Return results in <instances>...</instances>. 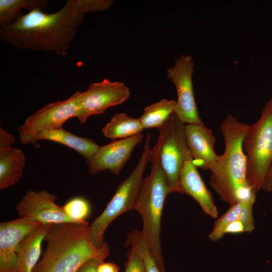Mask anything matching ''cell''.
<instances>
[{"label":"cell","mask_w":272,"mask_h":272,"mask_svg":"<svg viewBox=\"0 0 272 272\" xmlns=\"http://www.w3.org/2000/svg\"><path fill=\"white\" fill-rule=\"evenodd\" d=\"M85 15L77 0H67L55 13L35 10L14 24L0 27V39L19 49L65 55Z\"/></svg>","instance_id":"cell-1"},{"label":"cell","mask_w":272,"mask_h":272,"mask_svg":"<svg viewBox=\"0 0 272 272\" xmlns=\"http://www.w3.org/2000/svg\"><path fill=\"white\" fill-rule=\"evenodd\" d=\"M89 226L86 221L51 224L44 240L45 250L32 272H77L91 258L104 260L109 254L108 244L94 246L88 237Z\"/></svg>","instance_id":"cell-2"},{"label":"cell","mask_w":272,"mask_h":272,"mask_svg":"<svg viewBox=\"0 0 272 272\" xmlns=\"http://www.w3.org/2000/svg\"><path fill=\"white\" fill-rule=\"evenodd\" d=\"M249 127V124L230 114L220 125L225 151L211 170L210 182L220 198L230 207L254 193L247 180V158L243 146Z\"/></svg>","instance_id":"cell-3"},{"label":"cell","mask_w":272,"mask_h":272,"mask_svg":"<svg viewBox=\"0 0 272 272\" xmlns=\"http://www.w3.org/2000/svg\"><path fill=\"white\" fill-rule=\"evenodd\" d=\"M150 174L144 178L133 210L143 220L141 233L151 255L161 272H165L161 252V220L165 198L169 193L165 175L158 154L153 147L149 157Z\"/></svg>","instance_id":"cell-4"},{"label":"cell","mask_w":272,"mask_h":272,"mask_svg":"<svg viewBox=\"0 0 272 272\" xmlns=\"http://www.w3.org/2000/svg\"><path fill=\"white\" fill-rule=\"evenodd\" d=\"M150 134L146 136L141 157L129 175L117 187L114 195L106 207L89 226L88 234L92 243L97 247L102 246L105 232L109 224L118 216L133 210L140 188L144 179V174L149 161Z\"/></svg>","instance_id":"cell-5"},{"label":"cell","mask_w":272,"mask_h":272,"mask_svg":"<svg viewBox=\"0 0 272 272\" xmlns=\"http://www.w3.org/2000/svg\"><path fill=\"white\" fill-rule=\"evenodd\" d=\"M246 153L247 180L256 193L272 163V98L263 106L259 119L249 125L243 143Z\"/></svg>","instance_id":"cell-6"},{"label":"cell","mask_w":272,"mask_h":272,"mask_svg":"<svg viewBox=\"0 0 272 272\" xmlns=\"http://www.w3.org/2000/svg\"><path fill=\"white\" fill-rule=\"evenodd\" d=\"M185 124L173 113L159 128L157 142L154 147L165 175L169 193H182L180 175L185 162L192 158L186 141Z\"/></svg>","instance_id":"cell-7"},{"label":"cell","mask_w":272,"mask_h":272,"mask_svg":"<svg viewBox=\"0 0 272 272\" xmlns=\"http://www.w3.org/2000/svg\"><path fill=\"white\" fill-rule=\"evenodd\" d=\"M194 61L189 55H181L167 71V77L174 84L177 99L174 113L184 124L203 123L195 100L192 83Z\"/></svg>","instance_id":"cell-8"},{"label":"cell","mask_w":272,"mask_h":272,"mask_svg":"<svg viewBox=\"0 0 272 272\" xmlns=\"http://www.w3.org/2000/svg\"><path fill=\"white\" fill-rule=\"evenodd\" d=\"M130 97L129 88L124 83L106 79L90 84L81 92L76 117L83 124L90 116L101 114L109 107L122 104Z\"/></svg>","instance_id":"cell-9"},{"label":"cell","mask_w":272,"mask_h":272,"mask_svg":"<svg viewBox=\"0 0 272 272\" xmlns=\"http://www.w3.org/2000/svg\"><path fill=\"white\" fill-rule=\"evenodd\" d=\"M80 94L78 90L67 99L49 103L30 115L18 129L19 139L62 127L68 119L76 117Z\"/></svg>","instance_id":"cell-10"},{"label":"cell","mask_w":272,"mask_h":272,"mask_svg":"<svg viewBox=\"0 0 272 272\" xmlns=\"http://www.w3.org/2000/svg\"><path fill=\"white\" fill-rule=\"evenodd\" d=\"M57 197L46 190H28L16 205L19 218L42 224L78 223L70 218L62 207L56 203Z\"/></svg>","instance_id":"cell-11"},{"label":"cell","mask_w":272,"mask_h":272,"mask_svg":"<svg viewBox=\"0 0 272 272\" xmlns=\"http://www.w3.org/2000/svg\"><path fill=\"white\" fill-rule=\"evenodd\" d=\"M143 138L141 133L128 138L113 140L100 146L92 157L86 160L89 173L95 175L108 170L118 175L130 159L133 149L142 142Z\"/></svg>","instance_id":"cell-12"},{"label":"cell","mask_w":272,"mask_h":272,"mask_svg":"<svg viewBox=\"0 0 272 272\" xmlns=\"http://www.w3.org/2000/svg\"><path fill=\"white\" fill-rule=\"evenodd\" d=\"M41 223L19 218L0 223V272H18L17 251L21 242Z\"/></svg>","instance_id":"cell-13"},{"label":"cell","mask_w":272,"mask_h":272,"mask_svg":"<svg viewBox=\"0 0 272 272\" xmlns=\"http://www.w3.org/2000/svg\"><path fill=\"white\" fill-rule=\"evenodd\" d=\"M184 130L194 164L211 170L219 156L215 151L216 139L212 130L203 123L185 124Z\"/></svg>","instance_id":"cell-14"},{"label":"cell","mask_w":272,"mask_h":272,"mask_svg":"<svg viewBox=\"0 0 272 272\" xmlns=\"http://www.w3.org/2000/svg\"><path fill=\"white\" fill-rule=\"evenodd\" d=\"M180 184L182 193L193 198L204 213L212 218H217L218 210L212 195L204 183L192 159L186 160L181 169Z\"/></svg>","instance_id":"cell-15"},{"label":"cell","mask_w":272,"mask_h":272,"mask_svg":"<svg viewBox=\"0 0 272 272\" xmlns=\"http://www.w3.org/2000/svg\"><path fill=\"white\" fill-rule=\"evenodd\" d=\"M19 140L24 145L33 144L41 140L56 142L76 151L86 160L92 157L100 147L93 140L74 134L63 127L40 131Z\"/></svg>","instance_id":"cell-16"},{"label":"cell","mask_w":272,"mask_h":272,"mask_svg":"<svg viewBox=\"0 0 272 272\" xmlns=\"http://www.w3.org/2000/svg\"><path fill=\"white\" fill-rule=\"evenodd\" d=\"M51 224H41L20 243L17 251L18 272H32L39 258L41 244Z\"/></svg>","instance_id":"cell-17"},{"label":"cell","mask_w":272,"mask_h":272,"mask_svg":"<svg viewBox=\"0 0 272 272\" xmlns=\"http://www.w3.org/2000/svg\"><path fill=\"white\" fill-rule=\"evenodd\" d=\"M26 163L23 152L11 147L0 150V188L16 184L21 178Z\"/></svg>","instance_id":"cell-18"},{"label":"cell","mask_w":272,"mask_h":272,"mask_svg":"<svg viewBox=\"0 0 272 272\" xmlns=\"http://www.w3.org/2000/svg\"><path fill=\"white\" fill-rule=\"evenodd\" d=\"M48 0H0V27L11 26L24 15L22 10L29 12L42 10L47 7Z\"/></svg>","instance_id":"cell-19"},{"label":"cell","mask_w":272,"mask_h":272,"mask_svg":"<svg viewBox=\"0 0 272 272\" xmlns=\"http://www.w3.org/2000/svg\"><path fill=\"white\" fill-rule=\"evenodd\" d=\"M144 129L139 118L120 113L115 114L102 128V131L106 138L116 140L138 134Z\"/></svg>","instance_id":"cell-20"},{"label":"cell","mask_w":272,"mask_h":272,"mask_svg":"<svg viewBox=\"0 0 272 272\" xmlns=\"http://www.w3.org/2000/svg\"><path fill=\"white\" fill-rule=\"evenodd\" d=\"M176 101L163 99L147 106L139 118L144 128H159L174 113Z\"/></svg>","instance_id":"cell-21"},{"label":"cell","mask_w":272,"mask_h":272,"mask_svg":"<svg viewBox=\"0 0 272 272\" xmlns=\"http://www.w3.org/2000/svg\"><path fill=\"white\" fill-rule=\"evenodd\" d=\"M244 200L230 206L229 210L215 223L213 228L209 235V238L212 241H217L224 235V231L231 222L240 220L241 208Z\"/></svg>","instance_id":"cell-22"},{"label":"cell","mask_w":272,"mask_h":272,"mask_svg":"<svg viewBox=\"0 0 272 272\" xmlns=\"http://www.w3.org/2000/svg\"><path fill=\"white\" fill-rule=\"evenodd\" d=\"M125 245L130 246L125 272H146L143 255L134 232L129 233Z\"/></svg>","instance_id":"cell-23"},{"label":"cell","mask_w":272,"mask_h":272,"mask_svg":"<svg viewBox=\"0 0 272 272\" xmlns=\"http://www.w3.org/2000/svg\"><path fill=\"white\" fill-rule=\"evenodd\" d=\"M65 214L78 223L86 221L90 214L89 202L84 197H74L69 200L62 207Z\"/></svg>","instance_id":"cell-24"},{"label":"cell","mask_w":272,"mask_h":272,"mask_svg":"<svg viewBox=\"0 0 272 272\" xmlns=\"http://www.w3.org/2000/svg\"><path fill=\"white\" fill-rule=\"evenodd\" d=\"M255 194L253 193L248 198L244 199L241 208L239 221L243 224L246 232H251L254 229L252 209L255 200Z\"/></svg>","instance_id":"cell-25"},{"label":"cell","mask_w":272,"mask_h":272,"mask_svg":"<svg viewBox=\"0 0 272 272\" xmlns=\"http://www.w3.org/2000/svg\"><path fill=\"white\" fill-rule=\"evenodd\" d=\"M133 232L143 255L146 272H161L155 260L149 251L141 231L136 230Z\"/></svg>","instance_id":"cell-26"},{"label":"cell","mask_w":272,"mask_h":272,"mask_svg":"<svg viewBox=\"0 0 272 272\" xmlns=\"http://www.w3.org/2000/svg\"><path fill=\"white\" fill-rule=\"evenodd\" d=\"M113 2L112 0H78L80 8L85 14L107 10Z\"/></svg>","instance_id":"cell-27"},{"label":"cell","mask_w":272,"mask_h":272,"mask_svg":"<svg viewBox=\"0 0 272 272\" xmlns=\"http://www.w3.org/2000/svg\"><path fill=\"white\" fill-rule=\"evenodd\" d=\"M15 142V138L13 134L2 127L0 128V150L12 147Z\"/></svg>","instance_id":"cell-28"},{"label":"cell","mask_w":272,"mask_h":272,"mask_svg":"<svg viewBox=\"0 0 272 272\" xmlns=\"http://www.w3.org/2000/svg\"><path fill=\"white\" fill-rule=\"evenodd\" d=\"M103 262L104 260L99 258H91L84 262L77 272H98V266Z\"/></svg>","instance_id":"cell-29"},{"label":"cell","mask_w":272,"mask_h":272,"mask_svg":"<svg viewBox=\"0 0 272 272\" xmlns=\"http://www.w3.org/2000/svg\"><path fill=\"white\" fill-rule=\"evenodd\" d=\"M246 232L243 224L239 220H236L230 223L225 229L224 234H240Z\"/></svg>","instance_id":"cell-30"},{"label":"cell","mask_w":272,"mask_h":272,"mask_svg":"<svg viewBox=\"0 0 272 272\" xmlns=\"http://www.w3.org/2000/svg\"><path fill=\"white\" fill-rule=\"evenodd\" d=\"M119 266L112 262H102L98 266V272H118Z\"/></svg>","instance_id":"cell-31"},{"label":"cell","mask_w":272,"mask_h":272,"mask_svg":"<svg viewBox=\"0 0 272 272\" xmlns=\"http://www.w3.org/2000/svg\"><path fill=\"white\" fill-rule=\"evenodd\" d=\"M262 189L267 191H272V163L265 176Z\"/></svg>","instance_id":"cell-32"}]
</instances>
